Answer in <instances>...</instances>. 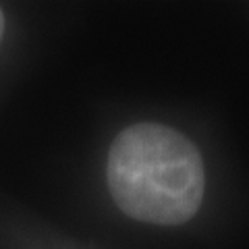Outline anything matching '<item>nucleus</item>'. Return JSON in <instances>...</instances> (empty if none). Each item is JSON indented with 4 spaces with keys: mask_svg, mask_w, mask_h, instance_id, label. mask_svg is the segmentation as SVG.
Segmentation results:
<instances>
[{
    "mask_svg": "<svg viewBox=\"0 0 249 249\" xmlns=\"http://www.w3.org/2000/svg\"><path fill=\"white\" fill-rule=\"evenodd\" d=\"M2 31H4V17H2V11H0V37H2Z\"/></svg>",
    "mask_w": 249,
    "mask_h": 249,
    "instance_id": "f03ea898",
    "label": "nucleus"
},
{
    "mask_svg": "<svg viewBox=\"0 0 249 249\" xmlns=\"http://www.w3.org/2000/svg\"><path fill=\"white\" fill-rule=\"evenodd\" d=\"M106 178L112 199L127 216L177 227L204 199V162L185 135L158 123L131 124L108 152Z\"/></svg>",
    "mask_w": 249,
    "mask_h": 249,
    "instance_id": "f257e3e1",
    "label": "nucleus"
}]
</instances>
